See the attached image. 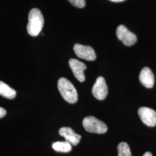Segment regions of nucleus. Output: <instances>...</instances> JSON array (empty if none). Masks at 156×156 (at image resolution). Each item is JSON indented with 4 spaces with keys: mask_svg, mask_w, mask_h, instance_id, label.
<instances>
[{
    "mask_svg": "<svg viewBox=\"0 0 156 156\" xmlns=\"http://www.w3.org/2000/svg\"><path fill=\"white\" fill-rule=\"evenodd\" d=\"M83 126L87 132L91 133L104 134L108 130L105 123L92 116H87L84 119Z\"/></svg>",
    "mask_w": 156,
    "mask_h": 156,
    "instance_id": "7ed1b4c3",
    "label": "nucleus"
},
{
    "mask_svg": "<svg viewBox=\"0 0 156 156\" xmlns=\"http://www.w3.org/2000/svg\"><path fill=\"white\" fill-rule=\"evenodd\" d=\"M138 115L142 122L149 127L156 125V112L148 107H140L138 109Z\"/></svg>",
    "mask_w": 156,
    "mask_h": 156,
    "instance_id": "423d86ee",
    "label": "nucleus"
},
{
    "mask_svg": "<svg viewBox=\"0 0 156 156\" xmlns=\"http://www.w3.org/2000/svg\"><path fill=\"white\" fill-rule=\"evenodd\" d=\"M142 156H153V155H152V154L151 153V152L147 151V152H146Z\"/></svg>",
    "mask_w": 156,
    "mask_h": 156,
    "instance_id": "dca6fc26",
    "label": "nucleus"
},
{
    "mask_svg": "<svg viewBox=\"0 0 156 156\" xmlns=\"http://www.w3.org/2000/svg\"><path fill=\"white\" fill-rule=\"evenodd\" d=\"M116 34L118 39L122 41L124 45L126 46H132L137 41L136 36L123 25L118 26L116 30Z\"/></svg>",
    "mask_w": 156,
    "mask_h": 156,
    "instance_id": "20e7f679",
    "label": "nucleus"
},
{
    "mask_svg": "<svg viewBox=\"0 0 156 156\" xmlns=\"http://www.w3.org/2000/svg\"><path fill=\"white\" fill-rule=\"evenodd\" d=\"M59 134L65 138L66 141L74 146L78 145L81 140V136L75 133L70 127H64L60 128L59 129Z\"/></svg>",
    "mask_w": 156,
    "mask_h": 156,
    "instance_id": "1a4fd4ad",
    "label": "nucleus"
},
{
    "mask_svg": "<svg viewBox=\"0 0 156 156\" xmlns=\"http://www.w3.org/2000/svg\"><path fill=\"white\" fill-rule=\"evenodd\" d=\"M6 114V112L5 109L2 108V107H0V119L4 117Z\"/></svg>",
    "mask_w": 156,
    "mask_h": 156,
    "instance_id": "2eb2a0df",
    "label": "nucleus"
},
{
    "mask_svg": "<svg viewBox=\"0 0 156 156\" xmlns=\"http://www.w3.org/2000/svg\"><path fill=\"white\" fill-rule=\"evenodd\" d=\"M140 80L146 88H152L154 84V76L148 67L144 68L140 73Z\"/></svg>",
    "mask_w": 156,
    "mask_h": 156,
    "instance_id": "9d476101",
    "label": "nucleus"
},
{
    "mask_svg": "<svg viewBox=\"0 0 156 156\" xmlns=\"http://www.w3.org/2000/svg\"><path fill=\"white\" fill-rule=\"evenodd\" d=\"M92 94L98 100H104L108 95V87L104 78L99 76L92 88Z\"/></svg>",
    "mask_w": 156,
    "mask_h": 156,
    "instance_id": "0eeeda50",
    "label": "nucleus"
},
{
    "mask_svg": "<svg viewBox=\"0 0 156 156\" xmlns=\"http://www.w3.org/2000/svg\"><path fill=\"white\" fill-rule=\"evenodd\" d=\"M52 148L57 152L68 153L72 150V146L67 141L56 142L52 144Z\"/></svg>",
    "mask_w": 156,
    "mask_h": 156,
    "instance_id": "f8f14e48",
    "label": "nucleus"
},
{
    "mask_svg": "<svg viewBox=\"0 0 156 156\" xmlns=\"http://www.w3.org/2000/svg\"><path fill=\"white\" fill-rule=\"evenodd\" d=\"M44 23V16L37 8L32 9L28 14V22L27 30L32 37H37L42 31Z\"/></svg>",
    "mask_w": 156,
    "mask_h": 156,
    "instance_id": "f257e3e1",
    "label": "nucleus"
},
{
    "mask_svg": "<svg viewBox=\"0 0 156 156\" xmlns=\"http://www.w3.org/2000/svg\"><path fill=\"white\" fill-rule=\"evenodd\" d=\"M111 1L112 2H123L125 0H109Z\"/></svg>",
    "mask_w": 156,
    "mask_h": 156,
    "instance_id": "f3484780",
    "label": "nucleus"
},
{
    "mask_svg": "<svg viewBox=\"0 0 156 156\" xmlns=\"http://www.w3.org/2000/svg\"><path fill=\"white\" fill-rule=\"evenodd\" d=\"M58 89L62 98L70 104H75L78 101V93L73 84L65 78L59 79L57 83Z\"/></svg>",
    "mask_w": 156,
    "mask_h": 156,
    "instance_id": "f03ea898",
    "label": "nucleus"
},
{
    "mask_svg": "<svg viewBox=\"0 0 156 156\" xmlns=\"http://www.w3.org/2000/svg\"><path fill=\"white\" fill-rule=\"evenodd\" d=\"M0 95L6 98L13 99L16 95V92L4 82L0 81Z\"/></svg>",
    "mask_w": 156,
    "mask_h": 156,
    "instance_id": "9b49d317",
    "label": "nucleus"
},
{
    "mask_svg": "<svg viewBox=\"0 0 156 156\" xmlns=\"http://www.w3.org/2000/svg\"><path fill=\"white\" fill-rule=\"evenodd\" d=\"M69 66L75 78L80 82H84L85 80L84 71L86 69V66L83 62L75 58H71L69 61Z\"/></svg>",
    "mask_w": 156,
    "mask_h": 156,
    "instance_id": "6e6552de",
    "label": "nucleus"
},
{
    "mask_svg": "<svg viewBox=\"0 0 156 156\" xmlns=\"http://www.w3.org/2000/svg\"><path fill=\"white\" fill-rule=\"evenodd\" d=\"M73 5L77 8H82L85 6V0H68Z\"/></svg>",
    "mask_w": 156,
    "mask_h": 156,
    "instance_id": "4468645a",
    "label": "nucleus"
},
{
    "mask_svg": "<svg viewBox=\"0 0 156 156\" xmlns=\"http://www.w3.org/2000/svg\"><path fill=\"white\" fill-rule=\"evenodd\" d=\"M118 156H132L130 148L126 142H121L117 146Z\"/></svg>",
    "mask_w": 156,
    "mask_h": 156,
    "instance_id": "ddd939ff",
    "label": "nucleus"
},
{
    "mask_svg": "<svg viewBox=\"0 0 156 156\" xmlns=\"http://www.w3.org/2000/svg\"><path fill=\"white\" fill-rule=\"evenodd\" d=\"M73 50L78 57L87 61H94L96 59L95 51L90 46L76 44L73 46Z\"/></svg>",
    "mask_w": 156,
    "mask_h": 156,
    "instance_id": "39448f33",
    "label": "nucleus"
}]
</instances>
